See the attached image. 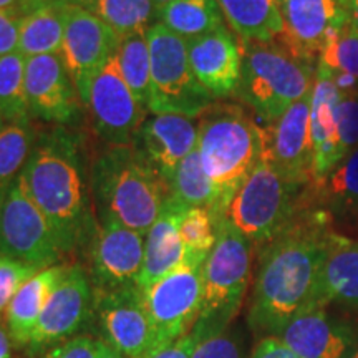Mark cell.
I'll return each instance as SVG.
<instances>
[{
    "label": "cell",
    "mask_w": 358,
    "mask_h": 358,
    "mask_svg": "<svg viewBox=\"0 0 358 358\" xmlns=\"http://www.w3.org/2000/svg\"><path fill=\"white\" fill-rule=\"evenodd\" d=\"M310 93L264 128L268 158L289 181L303 187L313 182Z\"/></svg>",
    "instance_id": "obj_19"
},
{
    "label": "cell",
    "mask_w": 358,
    "mask_h": 358,
    "mask_svg": "<svg viewBox=\"0 0 358 358\" xmlns=\"http://www.w3.org/2000/svg\"><path fill=\"white\" fill-rule=\"evenodd\" d=\"M90 186L100 222L150 231L171 199L168 181L133 145H106L90 166Z\"/></svg>",
    "instance_id": "obj_3"
},
{
    "label": "cell",
    "mask_w": 358,
    "mask_h": 358,
    "mask_svg": "<svg viewBox=\"0 0 358 358\" xmlns=\"http://www.w3.org/2000/svg\"><path fill=\"white\" fill-rule=\"evenodd\" d=\"M45 0H0V10L3 8H25V10H32L34 7L40 6Z\"/></svg>",
    "instance_id": "obj_44"
},
{
    "label": "cell",
    "mask_w": 358,
    "mask_h": 358,
    "mask_svg": "<svg viewBox=\"0 0 358 358\" xmlns=\"http://www.w3.org/2000/svg\"><path fill=\"white\" fill-rule=\"evenodd\" d=\"M65 35L64 7L45 0L22 19L19 52L25 58L60 55Z\"/></svg>",
    "instance_id": "obj_28"
},
{
    "label": "cell",
    "mask_w": 358,
    "mask_h": 358,
    "mask_svg": "<svg viewBox=\"0 0 358 358\" xmlns=\"http://www.w3.org/2000/svg\"><path fill=\"white\" fill-rule=\"evenodd\" d=\"M352 358H358V348H357V352L352 355Z\"/></svg>",
    "instance_id": "obj_51"
},
{
    "label": "cell",
    "mask_w": 358,
    "mask_h": 358,
    "mask_svg": "<svg viewBox=\"0 0 358 358\" xmlns=\"http://www.w3.org/2000/svg\"><path fill=\"white\" fill-rule=\"evenodd\" d=\"M317 66L332 73L350 75L358 82V35L347 27L322 50Z\"/></svg>",
    "instance_id": "obj_36"
},
{
    "label": "cell",
    "mask_w": 358,
    "mask_h": 358,
    "mask_svg": "<svg viewBox=\"0 0 358 358\" xmlns=\"http://www.w3.org/2000/svg\"><path fill=\"white\" fill-rule=\"evenodd\" d=\"M92 327L103 343L128 358H146L155 332L140 287L95 292Z\"/></svg>",
    "instance_id": "obj_12"
},
{
    "label": "cell",
    "mask_w": 358,
    "mask_h": 358,
    "mask_svg": "<svg viewBox=\"0 0 358 358\" xmlns=\"http://www.w3.org/2000/svg\"><path fill=\"white\" fill-rule=\"evenodd\" d=\"M25 8H3L0 10V58L19 52L22 19Z\"/></svg>",
    "instance_id": "obj_41"
},
{
    "label": "cell",
    "mask_w": 358,
    "mask_h": 358,
    "mask_svg": "<svg viewBox=\"0 0 358 358\" xmlns=\"http://www.w3.org/2000/svg\"><path fill=\"white\" fill-rule=\"evenodd\" d=\"M216 217L209 209H186L179 222V236L186 249V257L206 261L216 244Z\"/></svg>",
    "instance_id": "obj_35"
},
{
    "label": "cell",
    "mask_w": 358,
    "mask_h": 358,
    "mask_svg": "<svg viewBox=\"0 0 358 358\" xmlns=\"http://www.w3.org/2000/svg\"><path fill=\"white\" fill-rule=\"evenodd\" d=\"M93 306L95 290L90 274L80 264L66 266L64 275L45 302L42 315L30 338V352L42 353L92 327Z\"/></svg>",
    "instance_id": "obj_11"
},
{
    "label": "cell",
    "mask_w": 358,
    "mask_h": 358,
    "mask_svg": "<svg viewBox=\"0 0 358 358\" xmlns=\"http://www.w3.org/2000/svg\"><path fill=\"white\" fill-rule=\"evenodd\" d=\"M192 73L214 100L236 93L243 70V45L226 25L187 42Z\"/></svg>",
    "instance_id": "obj_20"
},
{
    "label": "cell",
    "mask_w": 358,
    "mask_h": 358,
    "mask_svg": "<svg viewBox=\"0 0 358 358\" xmlns=\"http://www.w3.org/2000/svg\"><path fill=\"white\" fill-rule=\"evenodd\" d=\"M241 42H271L284 35L280 0H217Z\"/></svg>",
    "instance_id": "obj_27"
},
{
    "label": "cell",
    "mask_w": 358,
    "mask_h": 358,
    "mask_svg": "<svg viewBox=\"0 0 358 358\" xmlns=\"http://www.w3.org/2000/svg\"><path fill=\"white\" fill-rule=\"evenodd\" d=\"M116 62L128 88L150 113L151 101V52L146 32L120 38L116 48Z\"/></svg>",
    "instance_id": "obj_32"
},
{
    "label": "cell",
    "mask_w": 358,
    "mask_h": 358,
    "mask_svg": "<svg viewBox=\"0 0 358 358\" xmlns=\"http://www.w3.org/2000/svg\"><path fill=\"white\" fill-rule=\"evenodd\" d=\"M10 334H8V329H6V327L2 325V322H0V358H10Z\"/></svg>",
    "instance_id": "obj_45"
},
{
    "label": "cell",
    "mask_w": 358,
    "mask_h": 358,
    "mask_svg": "<svg viewBox=\"0 0 358 358\" xmlns=\"http://www.w3.org/2000/svg\"><path fill=\"white\" fill-rule=\"evenodd\" d=\"M158 22L186 42L226 25L217 0H174L159 8Z\"/></svg>",
    "instance_id": "obj_29"
},
{
    "label": "cell",
    "mask_w": 358,
    "mask_h": 358,
    "mask_svg": "<svg viewBox=\"0 0 358 358\" xmlns=\"http://www.w3.org/2000/svg\"><path fill=\"white\" fill-rule=\"evenodd\" d=\"M250 358H299L295 353L282 343L277 337H266L259 340Z\"/></svg>",
    "instance_id": "obj_43"
},
{
    "label": "cell",
    "mask_w": 358,
    "mask_h": 358,
    "mask_svg": "<svg viewBox=\"0 0 358 358\" xmlns=\"http://www.w3.org/2000/svg\"><path fill=\"white\" fill-rule=\"evenodd\" d=\"M3 127H6V123H3V120H2V115H0V129H2Z\"/></svg>",
    "instance_id": "obj_50"
},
{
    "label": "cell",
    "mask_w": 358,
    "mask_h": 358,
    "mask_svg": "<svg viewBox=\"0 0 358 358\" xmlns=\"http://www.w3.org/2000/svg\"><path fill=\"white\" fill-rule=\"evenodd\" d=\"M216 244L203 266V301L194 332L201 340L229 330L243 307L254 245L226 217L217 219Z\"/></svg>",
    "instance_id": "obj_6"
},
{
    "label": "cell",
    "mask_w": 358,
    "mask_h": 358,
    "mask_svg": "<svg viewBox=\"0 0 358 358\" xmlns=\"http://www.w3.org/2000/svg\"><path fill=\"white\" fill-rule=\"evenodd\" d=\"M280 40L312 64L325 45L348 27V0H280Z\"/></svg>",
    "instance_id": "obj_17"
},
{
    "label": "cell",
    "mask_w": 358,
    "mask_h": 358,
    "mask_svg": "<svg viewBox=\"0 0 358 358\" xmlns=\"http://www.w3.org/2000/svg\"><path fill=\"white\" fill-rule=\"evenodd\" d=\"M27 58L20 52L0 58V115L6 124H29L25 92Z\"/></svg>",
    "instance_id": "obj_33"
},
{
    "label": "cell",
    "mask_w": 358,
    "mask_h": 358,
    "mask_svg": "<svg viewBox=\"0 0 358 358\" xmlns=\"http://www.w3.org/2000/svg\"><path fill=\"white\" fill-rule=\"evenodd\" d=\"M337 158L338 163L358 148V92L342 93L337 110Z\"/></svg>",
    "instance_id": "obj_37"
},
{
    "label": "cell",
    "mask_w": 358,
    "mask_h": 358,
    "mask_svg": "<svg viewBox=\"0 0 358 358\" xmlns=\"http://www.w3.org/2000/svg\"><path fill=\"white\" fill-rule=\"evenodd\" d=\"M185 211L186 208L171 198L146 232L145 261L138 279L141 292L185 262L186 249L179 236V222Z\"/></svg>",
    "instance_id": "obj_23"
},
{
    "label": "cell",
    "mask_w": 358,
    "mask_h": 358,
    "mask_svg": "<svg viewBox=\"0 0 358 358\" xmlns=\"http://www.w3.org/2000/svg\"><path fill=\"white\" fill-rule=\"evenodd\" d=\"M98 358H128V357L122 355V353L116 352L115 348H111L110 345H106V343L101 342L100 353H98Z\"/></svg>",
    "instance_id": "obj_48"
},
{
    "label": "cell",
    "mask_w": 358,
    "mask_h": 358,
    "mask_svg": "<svg viewBox=\"0 0 358 358\" xmlns=\"http://www.w3.org/2000/svg\"><path fill=\"white\" fill-rule=\"evenodd\" d=\"M306 187L289 181L264 148L261 159L237 189L224 217L259 250L295 217Z\"/></svg>",
    "instance_id": "obj_7"
},
{
    "label": "cell",
    "mask_w": 358,
    "mask_h": 358,
    "mask_svg": "<svg viewBox=\"0 0 358 358\" xmlns=\"http://www.w3.org/2000/svg\"><path fill=\"white\" fill-rule=\"evenodd\" d=\"M65 264L47 267L29 279L15 294L6 310V322L12 342L29 347L35 327L47 302L48 295L65 272Z\"/></svg>",
    "instance_id": "obj_26"
},
{
    "label": "cell",
    "mask_w": 358,
    "mask_h": 358,
    "mask_svg": "<svg viewBox=\"0 0 358 358\" xmlns=\"http://www.w3.org/2000/svg\"><path fill=\"white\" fill-rule=\"evenodd\" d=\"M153 2L161 8L163 6H166V3H169V2H174V0H153Z\"/></svg>",
    "instance_id": "obj_49"
},
{
    "label": "cell",
    "mask_w": 358,
    "mask_h": 358,
    "mask_svg": "<svg viewBox=\"0 0 358 358\" xmlns=\"http://www.w3.org/2000/svg\"><path fill=\"white\" fill-rule=\"evenodd\" d=\"M131 145L169 185L181 161L198 148V122L185 115L148 113Z\"/></svg>",
    "instance_id": "obj_21"
},
{
    "label": "cell",
    "mask_w": 358,
    "mask_h": 358,
    "mask_svg": "<svg viewBox=\"0 0 358 358\" xmlns=\"http://www.w3.org/2000/svg\"><path fill=\"white\" fill-rule=\"evenodd\" d=\"M19 182L50 222L64 254L90 250L98 232V219L90 169L85 168L77 134L66 127L37 134Z\"/></svg>",
    "instance_id": "obj_2"
},
{
    "label": "cell",
    "mask_w": 358,
    "mask_h": 358,
    "mask_svg": "<svg viewBox=\"0 0 358 358\" xmlns=\"http://www.w3.org/2000/svg\"><path fill=\"white\" fill-rule=\"evenodd\" d=\"M37 134L29 124H6L0 129V192L20 176L32 153Z\"/></svg>",
    "instance_id": "obj_34"
},
{
    "label": "cell",
    "mask_w": 358,
    "mask_h": 358,
    "mask_svg": "<svg viewBox=\"0 0 358 358\" xmlns=\"http://www.w3.org/2000/svg\"><path fill=\"white\" fill-rule=\"evenodd\" d=\"M306 198L337 222H358V148L319 181L306 187Z\"/></svg>",
    "instance_id": "obj_24"
},
{
    "label": "cell",
    "mask_w": 358,
    "mask_h": 358,
    "mask_svg": "<svg viewBox=\"0 0 358 358\" xmlns=\"http://www.w3.org/2000/svg\"><path fill=\"white\" fill-rule=\"evenodd\" d=\"M50 2L58 3V6H64V7L88 8L93 2H95V0H50Z\"/></svg>",
    "instance_id": "obj_47"
},
{
    "label": "cell",
    "mask_w": 358,
    "mask_h": 358,
    "mask_svg": "<svg viewBox=\"0 0 358 358\" xmlns=\"http://www.w3.org/2000/svg\"><path fill=\"white\" fill-rule=\"evenodd\" d=\"M266 148L264 128L236 103L214 101L198 116V153L216 186L217 219L245 181Z\"/></svg>",
    "instance_id": "obj_4"
},
{
    "label": "cell",
    "mask_w": 358,
    "mask_h": 358,
    "mask_svg": "<svg viewBox=\"0 0 358 358\" xmlns=\"http://www.w3.org/2000/svg\"><path fill=\"white\" fill-rule=\"evenodd\" d=\"M277 338L299 358H352L358 348V329L350 320L312 307L294 317Z\"/></svg>",
    "instance_id": "obj_18"
},
{
    "label": "cell",
    "mask_w": 358,
    "mask_h": 358,
    "mask_svg": "<svg viewBox=\"0 0 358 358\" xmlns=\"http://www.w3.org/2000/svg\"><path fill=\"white\" fill-rule=\"evenodd\" d=\"M87 10L95 13L123 38L148 32L158 22L159 7L153 0H95Z\"/></svg>",
    "instance_id": "obj_31"
},
{
    "label": "cell",
    "mask_w": 358,
    "mask_h": 358,
    "mask_svg": "<svg viewBox=\"0 0 358 358\" xmlns=\"http://www.w3.org/2000/svg\"><path fill=\"white\" fill-rule=\"evenodd\" d=\"M169 191H171V198L182 208L209 209L217 221L219 196L216 186L204 171L198 148L176 168L169 181Z\"/></svg>",
    "instance_id": "obj_30"
},
{
    "label": "cell",
    "mask_w": 358,
    "mask_h": 358,
    "mask_svg": "<svg viewBox=\"0 0 358 358\" xmlns=\"http://www.w3.org/2000/svg\"><path fill=\"white\" fill-rule=\"evenodd\" d=\"M192 358H243V352L237 338L226 330L198 342Z\"/></svg>",
    "instance_id": "obj_40"
},
{
    "label": "cell",
    "mask_w": 358,
    "mask_h": 358,
    "mask_svg": "<svg viewBox=\"0 0 358 358\" xmlns=\"http://www.w3.org/2000/svg\"><path fill=\"white\" fill-rule=\"evenodd\" d=\"M332 219L306 198L290 224L257 250L248 322L259 338L277 337L294 317L315 307L335 234Z\"/></svg>",
    "instance_id": "obj_1"
},
{
    "label": "cell",
    "mask_w": 358,
    "mask_h": 358,
    "mask_svg": "<svg viewBox=\"0 0 358 358\" xmlns=\"http://www.w3.org/2000/svg\"><path fill=\"white\" fill-rule=\"evenodd\" d=\"M243 70L234 95L266 124L312 92L317 65L297 55L280 38L241 42Z\"/></svg>",
    "instance_id": "obj_5"
},
{
    "label": "cell",
    "mask_w": 358,
    "mask_h": 358,
    "mask_svg": "<svg viewBox=\"0 0 358 358\" xmlns=\"http://www.w3.org/2000/svg\"><path fill=\"white\" fill-rule=\"evenodd\" d=\"M25 92L30 118L55 127L78 120L82 101L60 55L27 58Z\"/></svg>",
    "instance_id": "obj_16"
},
{
    "label": "cell",
    "mask_w": 358,
    "mask_h": 358,
    "mask_svg": "<svg viewBox=\"0 0 358 358\" xmlns=\"http://www.w3.org/2000/svg\"><path fill=\"white\" fill-rule=\"evenodd\" d=\"M88 254L95 292L138 287L145 261V234L118 222H100Z\"/></svg>",
    "instance_id": "obj_15"
},
{
    "label": "cell",
    "mask_w": 358,
    "mask_h": 358,
    "mask_svg": "<svg viewBox=\"0 0 358 358\" xmlns=\"http://www.w3.org/2000/svg\"><path fill=\"white\" fill-rule=\"evenodd\" d=\"M85 108L106 145H131L148 115L123 80L116 55L93 78Z\"/></svg>",
    "instance_id": "obj_14"
},
{
    "label": "cell",
    "mask_w": 358,
    "mask_h": 358,
    "mask_svg": "<svg viewBox=\"0 0 358 358\" xmlns=\"http://www.w3.org/2000/svg\"><path fill=\"white\" fill-rule=\"evenodd\" d=\"M0 256L38 271L57 266L65 256L50 222L19 179L0 192Z\"/></svg>",
    "instance_id": "obj_9"
},
{
    "label": "cell",
    "mask_w": 358,
    "mask_h": 358,
    "mask_svg": "<svg viewBox=\"0 0 358 358\" xmlns=\"http://www.w3.org/2000/svg\"><path fill=\"white\" fill-rule=\"evenodd\" d=\"M198 345V337L194 332L182 335L181 338L174 340L173 343L156 348L146 358H192V353Z\"/></svg>",
    "instance_id": "obj_42"
},
{
    "label": "cell",
    "mask_w": 358,
    "mask_h": 358,
    "mask_svg": "<svg viewBox=\"0 0 358 358\" xmlns=\"http://www.w3.org/2000/svg\"><path fill=\"white\" fill-rule=\"evenodd\" d=\"M348 27L358 35V0H348Z\"/></svg>",
    "instance_id": "obj_46"
},
{
    "label": "cell",
    "mask_w": 358,
    "mask_h": 358,
    "mask_svg": "<svg viewBox=\"0 0 358 358\" xmlns=\"http://www.w3.org/2000/svg\"><path fill=\"white\" fill-rule=\"evenodd\" d=\"M101 340L93 335H77L42 352V358H98Z\"/></svg>",
    "instance_id": "obj_39"
},
{
    "label": "cell",
    "mask_w": 358,
    "mask_h": 358,
    "mask_svg": "<svg viewBox=\"0 0 358 358\" xmlns=\"http://www.w3.org/2000/svg\"><path fill=\"white\" fill-rule=\"evenodd\" d=\"M342 98L334 75L317 66L310 93V138L313 150V181H319L338 164L335 110Z\"/></svg>",
    "instance_id": "obj_22"
},
{
    "label": "cell",
    "mask_w": 358,
    "mask_h": 358,
    "mask_svg": "<svg viewBox=\"0 0 358 358\" xmlns=\"http://www.w3.org/2000/svg\"><path fill=\"white\" fill-rule=\"evenodd\" d=\"M203 266L201 259L186 257L181 266L143 292L155 332L153 350L194 329L203 301Z\"/></svg>",
    "instance_id": "obj_10"
},
{
    "label": "cell",
    "mask_w": 358,
    "mask_h": 358,
    "mask_svg": "<svg viewBox=\"0 0 358 358\" xmlns=\"http://www.w3.org/2000/svg\"><path fill=\"white\" fill-rule=\"evenodd\" d=\"M329 303L358 308V241L340 232L332 237L315 307Z\"/></svg>",
    "instance_id": "obj_25"
},
{
    "label": "cell",
    "mask_w": 358,
    "mask_h": 358,
    "mask_svg": "<svg viewBox=\"0 0 358 358\" xmlns=\"http://www.w3.org/2000/svg\"><path fill=\"white\" fill-rule=\"evenodd\" d=\"M151 52L150 113L198 116L213 105L214 98L192 73L187 42L156 22L146 32Z\"/></svg>",
    "instance_id": "obj_8"
},
{
    "label": "cell",
    "mask_w": 358,
    "mask_h": 358,
    "mask_svg": "<svg viewBox=\"0 0 358 358\" xmlns=\"http://www.w3.org/2000/svg\"><path fill=\"white\" fill-rule=\"evenodd\" d=\"M37 272H40L38 268L32 266L0 256V312L7 310L8 303L12 302L19 289Z\"/></svg>",
    "instance_id": "obj_38"
},
{
    "label": "cell",
    "mask_w": 358,
    "mask_h": 358,
    "mask_svg": "<svg viewBox=\"0 0 358 358\" xmlns=\"http://www.w3.org/2000/svg\"><path fill=\"white\" fill-rule=\"evenodd\" d=\"M64 10L65 35L60 57L85 106L93 78L116 53L120 37L87 8L64 7Z\"/></svg>",
    "instance_id": "obj_13"
}]
</instances>
